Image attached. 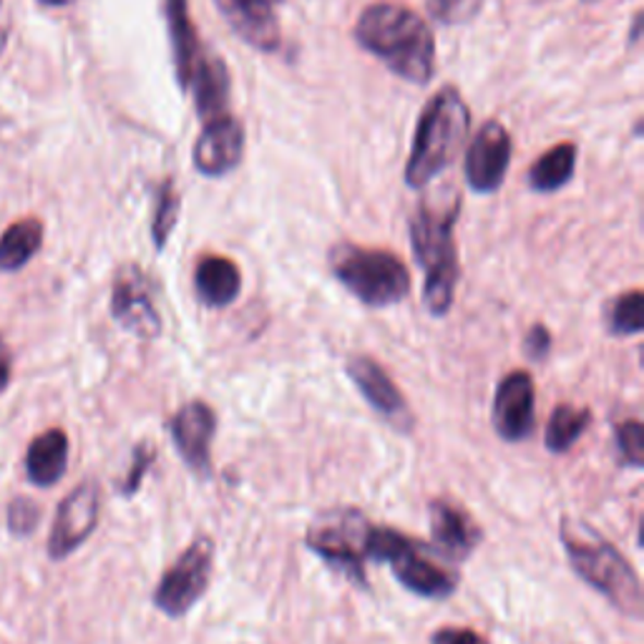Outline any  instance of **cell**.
<instances>
[{"mask_svg":"<svg viewBox=\"0 0 644 644\" xmlns=\"http://www.w3.org/2000/svg\"><path fill=\"white\" fill-rule=\"evenodd\" d=\"M461 202L453 192L436 194L421 202L411 219L413 257L426 275L423 282V305L434 317H446L453 307L459 288L461 265L455 250L453 227L459 219Z\"/></svg>","mask_w":644,"mask_h":644,"instance_id":"obj_1","label":"cell"},{"mask_svg":"<svg viewBox=\"0 0 644 644\" xmlns=\"http://www.w3.org/2000/svg\"><path fill=\"white\" fill-rule=\"evenodd\" d=\"M355 38L365 51L411 84H428L436 69V40L428 23L411 8L375 3L365 8L355 26Z\"/></svg>","mask_w":644,"mask_h":644,"instance_id":"obj_2","label":"cell"},{"mask_svg":"<svg viewBox=\"0 0 644 644\" xmlns=\"http://www.w3.org/2000/svg\"><path fill=\"white\" fill-rule=\"evenodd\" d=\"M559 539L576 576L599 592L624 617L640 619L644 611L642 582L634 567L597 528L576 517H561Z\"/></svg>","mask_w":644,"mask_h":644,"instance_id":"obj_3","label":"cell"},{"mask_svg":"<svg viewBox=\"0 0 644 644\" xmlns=\"http://www.w3.org/2000/svg\"><path fill=\"white\" fill-rule=\"evenodd\" d=\"M471 113L459 88L446 86L428 101L415 129L411 161L405 167V182L413 190L434 182L459 157L469 134Z\"/></svg>","mask_w":644,"mask_h":644,"instance_id":"obj_4","label":"cell"},{"mask_svg":"<svg viewBox=\"0 0 644 644\" xmlns=\"http://www.w3.org/2000/svg\"><path fill=\"white\" fill-rule=\"evenodd\" d=\"M330 270L336 280L365 307L403 303L411 292V272L388 250H368L353 242H338L330 250Z\"/></svg>","mask_w":644,"mask_h":644,"instance_id":"obj_5","label":"cell"},{"mask_svg":"<svg viewBox=\"0 0 644 644\" xmlns=\"http://www.w3.org/2000/svg\"><path fill=\"white\" fill-rule=\"evenodd\" d=\"M373 521L357 509L320 511L305 534V546L330 569L357 586H368V536Z\"/></svg>","mask_w":644,"mask_h":644,"instance_id":"obj_6","label":"cell"},{"mask_svg":"<svg viewBox=\"0 0 644 644\" xmlns=\"http://www.w3.org/2000/svg\"><path fill=\"white\" fill-rule=\"evenodd\" d=\"M211 567H215V539L207 534H199L179 554L174 564L161 574L151 597L154 607L171 619L190 615V609L207 592Z\"/></svg>","mask_w":644,"mask_h":644,"instance_id":"obj_7","label":"cell"},{"mask_svg":"<svg viewBox=\"0 0 644 644\" xmlns=\"http://www.w3.org/2000/svg\"><path fill=\"white\" fill-rule=\"evenodd\" d=\"M443 554L413 536H405L401 549L390 557L388 564L408 592L423 599H448L459 590V574L441 561Z\"/></svg>","mask_w":644,"mask_h":644,"instance_id":"obj_8","label":"cell"},{"mask_svg":"<svg viewBox=\"0 0 644 644\" xmlns=\"http://www.w3.org/2000/svg\"><path fill=\"white\" fill-rule=\"evenodd\" d=\"M101 517V488L96 481H81L73 491L59 503L51 536H48V557L53 561L69 559L78 546L88 542L96 532Z\"/></svg>","mask_w":644,"mask_h":644,"instance_id":"obj_9","label":"cell"},{"mask_svg":"<svg viewBox=\"0 0 644 644\" xmlns=\"http://www.w3.org/2000/svg\"><path fill=\"white\" fill-rule=\"evenodd\" d=\"M111 317L121 328L142 340H157L161 336V315L154 303L151 284L146 275L134 265L121 267L113 277Z\"/></svg>","mask_w":644,"mask_h":644,"instance_id":"obj_10","label":"cell"},{"mask_svg":"<svg viewBox=\"0 0 644 644\" xmlns=\"http://www.w3.org/2000/svg\"><path fill=\"white\" fill-rule=\"evenodd\" d=\"M345 370L350 380H353V386L361 390V396L380 418H386L398 434H411L415 426L411 405H408L401 388L396 386L393 378H390L375 357L363 353L350 355L345 361Z\"/></svg>","mask_w":644,"mask_h":644,"instance_id":"obj_11","label":"cell"},{"mask_svg":"<svg viewBox=\"0 0 644 644\" xmlns=\"http://www.w3.org/2000/svg\"><path fill=\"white\" fill-rule=\"evenodd\" d=\"M491 421L501 441L521 443L532 438L536 428V386L526 370H511L499 380Z\"/></svg>","mask_w":644,"mask_h":644,"instance_id":"obj_12","label":"cell"},{"mask_svg":"<svg viewBox=\"0 0 644 644\" xmlns=\"http://www.w3.org/2000/svg\"><path fill=\"white\" fill-rule=\"evenodd\" d=\"M169 434L186 469L207 478L211 474V441L217 434L215 408L204 401L184 403L169 421Z\"/></svg>","mask_w":644,"mask_h":644,"instance_id":"obj_13","label":"cell"},{"mask_svg":"<svg viewBox=\"0 0 644 644\" xmlns=\"http://www.w3.org/2000/svg\"><path fill=\"white\" fill-rule=\"evenodd\" d=\"M511 161V136L507 129L496 121L481 129L466 154V179L469 186L481 194L499 190L507 179Z\"/></svg>","mask_w":644,"mask_h":644,"instance_id":"obj_14","label":"cell"},{"mask_svg":"<svg viewBox=\"0 0 644 644\" xmlns=\"http://www.w3.org/2000/svg\"><path fill=\"white\" fill-rule=\"evenodd\" d=\"M430 536L434 546L448 559H469L484 542V532L471 513L448 499H434L428 503Z\"/></svg>","mask_w":644,"mask_h":644,"instance_id":"obj_15","label":"cell"},{"mask_svg":"<svg viewBox=\"0 0 644 644\" xmlns=\"http://www.w3.org/2000/svg\"><path fill=\"white\" fill-rule=\"evenodd\" d=\"M244 151V129L230 113L209 119L194 146V167L207 177H224L240 165Z\"/></svg>","mask_w":644,"mask_h":644,"instance_id":"obj_16","label":"cell"},{"mask_svg":"<svg viewBox=\"0 0 644 644\" xmlns=\"http://www.w3.org/2000/svg\"><path fill=\"white\" fill-rule=\"evenodd\" d=\"M219 11L230 26L259 51H275L280 46L277 5L280 0H217Z\"/></svg>","mask_w":644,"mask_h":644,"instance_id":"obj_17","label":"cell"},{"mask_svg":"<svg viewBox=\"0 0 644 644\" xmlns=\"http://www.w3.org/2000/svg\"><path fill=\"white\" fill-rule=\"evenodd\" d=\"M186 88H194L197 113L204 121L222 117L227 111V99H230V73H227L224 61L202 51L194 61Z\"/></svg>","mask_w":644,"mask_h":644,"instance_id":"obj_18","label":"cell"},{"mask_svg":"<svg viewBox=\"0 0 644 644\" xmlns=\"http://www.w3.org/2000/svg\"><path fill=\"white\" fill-rule=\"evenodd\" d=\"M194 290H197L202 305L211 309L230 307L242 292L240 267L227 257H202L197 272H194Z\"/></svg>","mask_w":644,"mask_h":644,"instance_id":"obj_19","label":"cell"},{"mask_svg":"<svg viewBox=\"0 0 644 644\" xmlns=\"http://www.w3.org/2000/svg\"><path fill=\"white\" fill-rule=\"evenodd\" d=\"M69 469V436L66 430L51 428L34 438L26 453V476L38 488L59 484Z\"/></svg>","mask_w":644,"mask_h":644,"instance_id":"obj_20","label":"cell"},{"mask_svg":"<svg viewBox=\"0 0 644 644\" xmlns=\"http://www.w3.org/2000/svg\"><path fill=\"white\" fill-rule=\"evenodd\" d=\"M167 19H169V36L171 48H174V63L179 84L186 88V81L192 76L194 61L202 53L194 34L190 11H186V0H167Z\"/></svg>","mask_w":644,"mask_h":644,"instance_id":"obj_21","label":"cell"},{"mask_svg":"<svg viewBox=\"0 0 644 644\" xmlns=\"http://www.w3.org/2000/svg\"><path fill=\"white\" fill-rule=\"evenodd\" d=\"M44 242V224L38 219H21L0 238V270L15 272L36 257Z\"/></svg>","mask_w":644,"mask_h":644,"instance_id":"obj_22","label":"cell"},{"mask_svg":"<svg viewBox=\"0 0 644 644\" xmlns=\"http://www.w3.org/2000/svg\"><path fill=\"white\" fill-rule=\"evenodd\" d=\"M592 423L590 408H576L572 403H561L554 408L549 423H546V436L544 446L546 451L554 455L567 453L569 448H574L579 438L584 436V430Z\"/></svg>","mask_w":644,"mask_h":644,"instance_id":"obj_23","label":"cell"},{"mask_svg":"<svg viewBox=\"0 0 644 644\" xmlns=\"http://www.w3.org/2000/svg\"><path fill=\"white\" fill-rule=\"evenodd\" d=\"M576 167V146L574 144H557L534 161L528 171V182L536 192H557L564 186L574 174Z\"/></svg>","mask_w":644,"mask_h":644,"instance_id":"obj_24","label":"cell"},{"mask_svg":"<svg viewBox=\"0 0 644 644\" xmlns=\"http://www.w3.org/2000/svg\"><path fill=\"white\" fill-rule=\"evenodd\" d=\"M644 328V295L642 290L622 292L607 307V330L615 338H634Z\"/></svg>","mask_w":644,"mask_h":644,"instance_id":"obj_25","label":"cell"},{"mask_svg":"<svg viewBox=\"0 0 644 644\" xmlns=\"http://www.w3.org/2000/svg\"><path fill=\"white\" fill-rule=\"evenodd\" d=\"M615 446L624 469L640 471L644 466V428L640 421H622L615 428Z\"/></svg>","mask_w":644,"mask_h":644,"instance_id":"obj_26","label":"cell"},{"mask_svg":"<svg viewBox=\"0 0 644 644\" xmlns=\"http://www.w3.org/2000/svg\"><path fill=\"white\" fill-rule=\"evenodd\" d=\"M177 217H179V197L171 182H165V186L159 190L157 211H154V224H151V238H154V244H157V250L167 247V240L171 230H174Z\"/></svg>","mask_w":644,"mask_h":644,"instance_id":"obj_27","label":"cell"},{"mask_svg":"<svg viewBox=\"0 0 644 644\" xmlns=\"http://www.w3.org/2000/svg\"><path fill=\"white\" fill-rule=\"evenodd\" d=\"M484 8V0H428V11L443 26H461L474 21Z\"/></svg>","mask_w":644,"mask_h":644,"instance_id":"obj_28","label":"cell"},{"mask_svg":"<svg viewBox=\"0 0 644 644\" xmlns=\"http://www.w3.org/2000/svg\"><path fill=\"white\" fill-rule=\"evenodd\" d=\"M154 461H157V448H154L149 441H142V443H138L134 448L132 466H129L126 478L119 484L121 496H126V499H132V496H136V491L144 484L146 474H149V469L154 466Z\"/></svg>","mask_w":644,"mask_h":644,"instance_id":"obj_29","label":"cell"},{"mask_svg":"<svg viewBox=\"0 0 644 644\" xmlns=\"http://www.w3.org/2000/svg\"><path fill=\"white\" fill-rule=\"evenodd\" d=\"M40 524V507L28 496H15L8 507V528L15 536H31Z\"/></svg>","mask_w":644,"mask_h":644,"instance_id":"obj_30","label":"cell"},{"mask_svg":"<svg viewBox=\"0 0 644 644\" xmlns=\"http://www.w3.org/2000/svg\"><path fill=\"white\" fill-rule=\"evenodd\" d=\"M524 350H526V355L532 357V361L542 363L544 357L549 355V350H551V332H549V328H546V325H542V323L532 325V328H528V332H526V338H524Z\"/></svg>","mask_w":644,"mask_h":644,"instance_id":"obj_31","label":"cell"},{"mask_svg":"<svg viewBox=\"0 0 644 644\" xmlns=\"http://www.w3.org/2000/svg\"><path fill=\"white\" fill-rule=\"evenodd\" d=\"M430 644H488V640L469 627H441L434 632Z\"/></svg>","mask_w":644,"mask_h":644,"instance_id":"obj_32","label":"cell"},{"mask_svg":"<svg viewBox=\"0 0 644 644\" xmlns=\"http://www.w3.org/2000/svg\"><path fill=\"white\" fill-rule=\"evenodd\" d=\"M11 378H13V355H11V348H8V342L0 336V393L11 386Z\"/></svg>","mask_w":644,"mask_h":644,"instance_id":"obj_33","label":"cell"},{"mask_svg":"<svg viewBox=\"0 0 644 644\" xmlns=\"http://www.w3.org/2000/svg\"><path fill=\"white\" fill-rule=\"evenodd\" d=\"M0 13H3V3H0ZM5 36H8V26H5V21H0V51H3V46H5Z\"/></svg>","mask_w":644,"mask_h":644,"instance_id":"obj_34","label":"cell"},{"mask_svg":"<svg viewBox=\"0 0 644 644\" xmlns=\"http://www.w3.org/2000/svg\"><path fill=\"white\" fill-rule=\"evenodd\" d=\"M44 5H51V8H61V5H69L73 0H40Z\"/></svg>","mask_w":644,"mask_h":644,"instance_id":"obj_35","label":"cell"},{"mask_svg":"<svg viewBox=\"0 0 644 644\" xmlns=\"http://www.w3.org/2000/svg\"><path fill=\"white\" fill-rule=\"evenodd\" d=\"M590 3H592V0H590Z\"/></svg>","mask_w":644,"mask_h":644,"instance_id":"obj_36","label":"cell"}]
</instances>
